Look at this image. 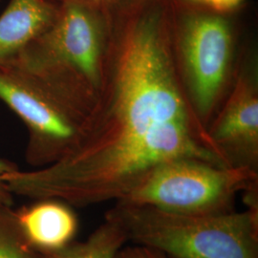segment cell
Returning a JSON list of instances; mask_svg holds the SVG:
<instances>
[{"label": "cell", "instance_id": "8", "mask_svg": "<svg viewBox=\"0 0 258 258\" xmlns=\"http://www.w3.org/2000/svg\"><path fill=\"white\" fill-rule=\"evenodd\" d=\"M14 215L25 239L39 253L63 249L74 242L80 227L73 207L55 198L35 200Z\"/></svg>", "mask_w": 258, "mask_h": 258}, {"label": "cell", "instance_id": "9", "mask_svg": "<svg viewBox=\"0 0 258 258\" xmlns=\"http://www.w3.org/2000/svg\"><path fill=\"white\" fill-rule=\"evenodd\" d=\"M58 4L50 0H10L0 16V64L12 61L52 25Z\"/></svg>", "mask_w": 258, "mask_h": 258}, {"label": "cell", "instance_id": "6", "mask_svg": "<svg viewBox=\"0 0 258 258\" xmlns=\"http://www.w3.org/2000/svg\"><path fill=\"white\" fill-rule=\"evenodd\" d=\"M175 33V32H174ZM191 105L208 126L210 117L228 81L232 53L231 26L215 13H195L182 21L175 34Z\"/></svg>", "mask_w": 258, "mask_h": 258}, {"label": "cell", "instance_id": "14", "mask_svg": "<svg viewBox=\"0 0 258 258\" xmlns=\"http://www.w3.org/2000/svg\"><path fill=\"white\" fill-rule=\"evenodd\" d=\"M115 258H170L165 253L148 247L132 244L125 245L118 251Z\"/></svg>", "mask_w": 258, "mask_h": 258}, {"label": "cell", "instance_id": "1", "mask_svg": "<svg viewBox=\"0 0 258 258\" xmlns=\"http://www.w3.org/2000/svg\"><path fill=\"white\" fill-rule=\"evenodd\" d=\"M174 32L167 11L151 2L110 19L104 83L83 138L50 166L9 174L14 195L87 207L119 201L172 159L224 165L184 94Z\"/></svg>", "mask_w": 258, "mask_h": 258}, {"label": "cell", "instance_id": "7", "mask_svg": "<svg viewBox=\"0 0 258 258\" xmlns=\"http://www.w3.org/2000/svg\"><path fill=\"white\" fill-rule=\"evenodd\" d=\"M228 165L258 169V91L254 76L237 78L223 109L208 126Z\"/></svg>", "mask_w": 258, "mask_h": 258}, {"label": "cell", "instance_id": "12", "mask_svg": "<svg viewBox=\"0 0 258 258\" xmlns=\"http://www.w3.org/2000/svg\"><path fill=\"white\" fill-rule=\"evenodd\" d=\"M183 1L203 7L209 12L224 15V14L231 13L239 9L243 4H245L247 0H183Z\"/></svg>", "mask_w": 258, "mask_h": 258}, {"label": "cell", "instance_id": "4", "mask_svg": "<svg viewBox=\"0 0 258 258\" xmlns=\"http://www.w3.org/2000/svg\"><path fill=\"white\" fill-rule=\"evenodd\" d=\"M258 186V171L194 159L164 162L116 202L149 206L183 215L233 212L236 196Z\"/></svg>", "mask_w": 258, "mask_h": 258}, {"label": "cell", "instance_id": "5", "mask_svg": "<svg viewBox=\"0 0 258 258\" xmlns=\"http://www.w3.org/2000/svg\"><path fill=\"white\" fill-rule=\"evenodd\" d=\"M0 101L25 124V159L35 168L59 161L83 138L86 119L12 65L0 64Z\"/></svg>", "mask_w": 258, "mask_h": 258}, {"label": "cell", "instance_id": "11", "mask_svg": "<svg viewBox=\"0 0 258 258\" xmlns=\"http://www.w3.org/2000/svg\"><path fill=\"white\" fill-rule=\"evenodd\" d=\"M0 258H42L25 239L12 208H0Z\"/></svg>", "mask_w": 258, "mask_h": 258}, {"label": "cell", "instance_id": "13", "mask_svg": "<svg viewBox=\"0 0 258 258\" xmlns=\"http://www.w3.org/2000/svg\"><path fill=\"white\" fill-rule=\"evenodd\" d=\"M17 169H19L17 164L0 158V208H12L14 203V195L11 194L3 176Z\"/></svg>", "mask_w": 258, "mask_h": 258}, {"label": "cell", "instance_id": "2", "mask_svg": "<svg viewBox=\"0 0 258 258\" xmlns=\"http://www.w3.org/2000/svg\"><path fill=\"white\" fill-rule=\"evenodd\" d=\"M109 25L107 10L60 3L52 25L6 64L37 81L87 120L104 83Z\"/></svg>", "mask_w": 258, "mask_h": 258}, {"label": "cell", "instance_id": "15", "mask_svg": "<svg viewBox=\"0 0 258 258\" xmlns=\"http://www.w3.org/2000/svg\"><path fill=\"white\" fill-rule=\"evenodd\" d=\"M52 2H55L56 4H60L63 2H78V3H83L85 5H89L95 8L99 9L107 10V8L112 5L119 3L120 1L123 0H50Z\"/></svg>", "mask_w": 258, "mask_h": 258}, {"label": "cell", "instance_id": "3", "mask_svg": "<svg viewBox=\"0 0 258 258\" xmlns=\"http://www.w3.org/2000/svg\"><path fill=\"white\" fill-rule=\"evenodd\" d=\"M129 242L170 258H258V208L217 215H183L116 202L106 212Z\"/></svg>", "mask_w": 258, "mask_h": 258}, {"label": "cell", "instance_id": "10", "mask_svg": "<svg viewBox=\"0 0 258 258\" xmlns=\"http://www.w3.org/2000/svg\"><path fill=\"white\" fill-rule=\"evenodd\" d=\"M128 243L120 223L105 215L101 224L87 239L74 241L63 249L40 253L42 258H115Z\"/></svg>", "mask_w": 258, "mask_h": 258}]
</instances>
